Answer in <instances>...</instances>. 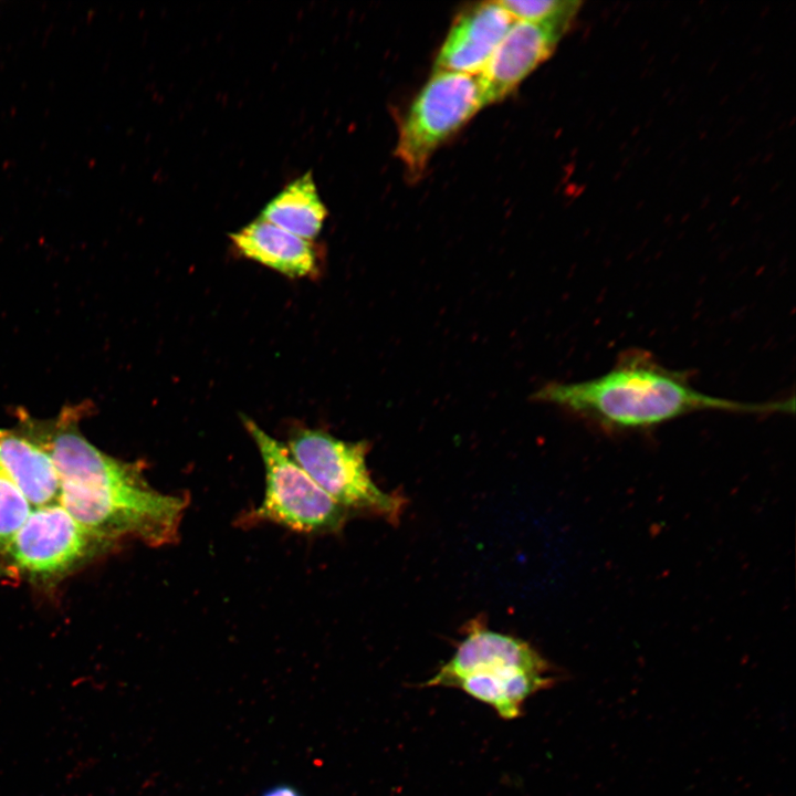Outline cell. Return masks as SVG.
<instances>
[{"label": "cell", "instance_id": "obj_9", "mask_svg": "<svg viewBox=\"0 0 796 796\" xmlns=\"http://www.w3.org/2000/svg\"><path fill=\"white\" fill-rule=\"evenodd\" d=\"M514 19L499 1L482 2L453 22L438 55L434 72L479 74Z\"/></svg>", "mask_w": 796, "mask_h": 796}, {"label": "cell", "instance_id": "obj_8", "mask_svg": "<svg viewBox=\"0 0 796 796\" xmlns=\"http://www.w3.org/2000/svg\"><path fill=\"white\" fill-rule=\"evenodd\" d=\"M569 24L513 22L485 67L479 73L486 104L506 97L555 51Z\"/></svg>", "mask_w": 796, "mask_h": 796}, {"label": "cell", "instance_id": "obj_7", "mask_svg": "<svg viewBox=\"0 0 796 796\" xmlns=\"http://www.w3.org/2000/svg\"><path fill=\"white\" fill-rule=\"evenodd\" d=\"M519 673L555 674V671L530 643L492 631L474 620L453 656L423 685L454 688L470 675L504 679Z\"/></svg>", "mask_w": 796, "mask_h": 796}, {"label": "cell", "instance_id": "obj_11", "mask_svg": "<svg viewBox=\"0 0 796 796\" xmlns=\"http://www.w3.org/2000/svg\"><path fill=\"white\" fill-rule=\"evenodd\" d=\"M0 473L33 509L59 502L61 483L51 458L17 429H0Z\"/></svg>", "mask_w": 796, "mask_h": 796}, {"label": "cell", "instance_id": "obj_15", "mask_svg": "<svg viewBox=\"0 0 796 796\" xmlns=\"http://www.w3.org/2000/svg\"><path fill=\"white\" fill-rule=\"evenodd\" d=\"M262 796H302L294 787L287 786V785H279L274 786L268 790Z\"/></svg>", "mask_w": 796, "mask_h": 796}, {"label": "cell", "instance_id": "obj_13", "mask_svg": "<svg viewBox=\"0 0 796 796\" xmlns=\"http://www.w3.org/2000/svg\"><path fill=\"white\" fill-rule=\"evenodd\" d=\"M499 2L513 19L531 22H557L569 25L582 4L580 1L575 0H503Z\"/></svg>", "mask_w": 796, "mask_h": 796}, {"label": "cell", "instance_id": "obj_3", "mask_svg": "<svg viewBox=\"0 0 796 796\" xmlns=\"http://www.w3.org/2000/svg\"><path fill=\"white\" fill-rule=\"evenodd\" d=\"M243 423L259 449L265 472L263 500L245 514L244 522H271L305 534L341 531L349 512L310 478L285 444L253 420L245 417Z\"/></svg>", "mask_w": 796, "mask_h": 796}, {"label": "cell", "instance_id": "obj_5", "mask_svg": "<svg viewBox=\"0 0 796 796\" xmlns=\"http://www.w3.org/2000/svg\"><path fill=\"white\" fill-rule=\"evenodd\" d=\"M485 105L479 74L434 72L398 134L396 154L409 177H420L433 151Z\"/></svg>", "mask_w": 796, "mask_h": 796}, {"label": "cell", "instance_id": "obj_6", "mask_svg": "<svg viewBox=\"0 0 796 796\" xmlns=\"http://www.w3.org/2000/svg\"><path fill=\"white\" fill-rule=\"evenodd\" d=\"M104 548L59 502L51 503L32 509L7 547L0 575L52 584Z\"/></svg>", "mask_w": 796, "mask_h": 796}, {"label": "cell", "instance_id": "obj_1", "mask_svg": "<svg viewBox=\"0 0 796 796\" xmlns=\"http://www.w3.org/2000/svg\"><path fill=\"white\" fill-rule=\"evenodd\" d=\"M536 398L612 432L649 429L698 411L771 415L793 413L795 407L793 398L742 402L703 394L691 385L688 373L669 369L639 348L621 353L599 377L549 384Z\"/></svg>", "mask_w": 796, "mask_h": 796}, {"label": "cell", "instance_id": "obj_4", "mask_svg": "<svg viewBox=\"0 0 796 796\" xmlns=\"http://www.w3.org/2000/svg\"><path fill=\"white\" fill-rule=\"evenodd\" d=\"M287 449L298 465L337 504L349 513H369L396 523L401 495L380 490L366 465V442H348L317 429L293 432Z\"/></svg>", "mask_w": 796, "mask_h": 796}, {"label": "cell", "instance_id": "obj_14", "mask_svg": "<svg viewBox=\"0 0 796 796\" xmlns=\"http://www.w3.org/2000/svg\"><path fill=\"white\" fill-rule=\"evenodd\" d=\"M32 509L19 489L0 473V570L10 541Z\"/></svg>", "mask_w": 796, "mask_h": 796}, {"label": "cell", "instance_id": "obj_12", "mask_svg": "<svg viewBox=\"0 0 796 796\" xmlns=\"http://www.w3.org/2000/svg\"><path fill=\"white\" fill-rule=\"evenodd\" d=\"M327 210L311 172L295 179L262 210L261 219L305 240L321 231Z\"/></svg>", "mask_w": 796, "mask_h": 796}, {"label": "cell", "instance_id": "obj_10", "mask_svg": "<svg viewBox=\"0 0 796 796\" xmlns=\"http://www.w3.org/2000/svg\"><path fill=\"white\" fill-rule=\"evenodd\" d=\"M230 239L245 258L287 276L302 277L316 271L317 255L311 241L261 218L231 233Z\"/></svg>", "mask_w": 796, "mask_h": 796}, {"label": "cell", "instance_id": "obj_2", "mask_svg": "<svg viewBox=\"0 0 796 796\" xmlns=\"http://www.w3.org/2000/svg\"><path fill=\"white\" fill-rule=\"evenodd\" d=\"M59 503L108 547L127 538L151 546L175 543L188 506L187 496L154 489L139 462L94 485L61 483Z\"/></svg>", "mask_w": 796, "mask_h": 796}]
</instances>
